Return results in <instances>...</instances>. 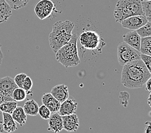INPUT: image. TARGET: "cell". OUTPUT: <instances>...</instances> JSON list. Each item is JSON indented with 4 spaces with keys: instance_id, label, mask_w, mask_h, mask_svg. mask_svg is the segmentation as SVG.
I'll use <instances>...</instances> for the list:
<instances>
[{
    "instance_id": "obj_25",
    "label": "cell",
    "mask_w": 151,
    "mask_h": 133,
    "mask_svg": "<svg viewBox=\"0 0 151 133\" xmlns=\"http://www.w3.org/2000/svg\"><path fill=\"white\" fill-rule=\"evenodd\" d=\"M142 8L144 16L149 21H151V0L142 1Z\"/></svg>"
},
{
    "instance_id": "obj_11",
    "label": "cell",
    "mask_w": 151,
    "mask_h": 133,
    "mask_svg": "<svg viewBox=\"0 0 151 133\" xmlns=\"http://www.w3.org/2000/svg\"><path fill=\"white\" fill-rule=\"evenodd\" d=\"M48 130L55 133H58L63 129L62 116L58 112L52 113L48 118Z\"/></svg>"
},
{
    "instance_id": "obj_15",
    "label": "cell",
    "mask_w": 151,
    "mask_h": 133,
    "mask_svg": "<svg viewBox=\"0 0 151 133\" xmlns=\"http://www.w3.org/2000/svg\"><path fill=\"white\" fill-rule=\"evenodd\" d=\"M50 93L61 103L69 97V91L66 85L62 84L53 87Z\"/></svg>"
},
{
    "instance_id": "obj_3",
    "label": "cell",
    "mask_w": 151,
    "mask_h": 133,
    "mask_svg": "<svg viewBox=\"0 0 151 133\" xmlns=\"http://www.w3.org/2000/svg\"><path fill=\"white\" fill-rule=\"evenodd\" d=\"M78 37L73 34L70 41L64 45L55 53V58L57 62L63 65L64 67H74L80 63L78 48Z\"/></svg>"
},
{
    "instance_id": "obj_17",
    "label": "cell",
    "mask_w": 151,
    "mask_h": 133,
    "mask_svg": "<svg viewBox=\"0 0 151 133\" xmlns=\"http://www.w3.org/2000/svg\"><path fill=\"white\" fill-rule=\"evenodd\" d=\"M12 14V9L5 0H0V23L6 22Z\"/></svg>"
},
{
    "instance_id": "obj_26",
    "label": "cell",
    "mask_w": 151,
    "mask_h": 133,
    "mask_svg": "<svg viewBox=\"0 0 151 133\" xmlns=\"http://www.w3.org/2000/svg\"><path fill=\"white\" fill-rule=\"evenodd\" d=\"M51 112L48 110V108L45 105H42L39 107L38 110V114L41 116V117L44 120H48L50 115H51Z\"/></svg>"
},
{
    "instance_id": "obj_19",
    "label": "cell",
    "mask_w": 151,
    "mask_h": 133,
    "mask_svg": "<svg viewBox=\"0 0 151 133\" xmlns=\"http://www.w3.org/2000/svg\"><path fill=\"white\" fill-rule=\"evenodd\" d=\"M39 104L34 99L28 100L24 102L23 108L27 115L30 116H36L38 114Z\"/></svg>"
},
{
    "instance_id": "obj_27",
    "label": "cell",
    "mask_w": 151,
    "mask_h": 133,
    "mask_svg": "<svg viewBox=\"0 0 151 133\" xmlns=\"http://www.w3.org/2000/svg\"><path fill=\"white\" fill-rule=\"evenodd\" d=\"M129 97H130V95H129V93L127 92L122 91L120 92V94H119L120 102L122 106H124V107H127L129 103Z\"/></svg>"
},
{
    "instance_id": "obj_13",
    "label": "cell",
    "mask_w": 151,
    "mask_h": 133,
    "mask_svg": "<svg viewBox=\"0 0 151 133\" xmlns=\"http://www.w3.org/2000/svg\"><path fill=\"white\" fill-rule=\"evenodd\" d=\"M17 87H18L16 85L14 79L11 77L6 76L0 78V91L12 97L14 90Z\"/></svg>"
},
{
    "instance_id": "obj_35",
    "label": "cell",
    "mask_w": 151,
    "mask_h": 133,
    "mask_svg": "<svg viewBox=\"0 0 151 133\" xmlns=\"http://www.w3.org/2000/svg\"><path fill=\"white\" fill-rule=\"evenodd\" d=\"M0 124H3V112L0 110Z\"/></svg>"
},
{
    "instance_id": "obj_8",
    "label": "cell",
    "mask_w": 151,
    "mask_h": 133,
    "mask_svg": "<svg viewBox=\"0 0 151 133\" xmlns=\"http://www.w3.org/2000/svg\"><path fill=\"white\" fill-rule=\"evenodd\" d=\"M149 20L143 15H136L129 17L120 23L124 28L129 30H136L145 24Z\"/></svg>"
},
{
    "instance_id": "obj_32",
    "label": "cell",
    "mask_w": 151,
    "mask_h": 133,
    "mask_svg": "<svg viewBox=\"0 0 151 133\" xmlns=\"http://www.w3.org/2000/svg\"><path fill=\"white\" fill-rule=\"evenodd\" d=\"M145 90L147 91H148L149 93L151 92V87H150V85H151V78H149L148 80L146 81V83H145Z\"/></svg>"
},
{
    "instance_id": "obj_30",
    "label": "cell",
    "mask_w": 151,
    "mask_h": 133,
    "mask_svg": "<svg viewBox=\"0 0 151 133\" xmlns=\"http://www.w3.org/2000/svg\"><path fill=\"white\" fill-rule=\"evenodd\" d=\"M140 59L142 60V62L145 65L146 67L147 68L150 72H151V56L145 55V54H142L140 55Z\"/></svg>"
},
{
    "instance_id": "obj_33",
    "label": "cell",
    "mask_w": 151,
    "mask_h": 133,
    "mask_svg": "<svg viewBox=\"0 0 151 133\" xmlns=\"http://www.w3.org/2000/svg\"><path fill=\"white\" fill-rule=\"evenodd\" d=\"M145 124L147 125V126H146L145 127V133H150L151 132V127H150V122L148 121L145 122Z\"/></svg>"
},
{
    "instance_id": "obj_18",
    "label": "cell",
    "mask_w": 151,
    "mask_h": 133,
    "mask_svg": "<svg viewBox=\"0 0 151 133\" xmlns=\"http://www.w3.org/2000/svg\"><path fill=\"white\" fill-rule=\"evenodd\" d=\"M13 119L15 120L21 126H23L27 122V114L25 113L23 107L17 106L16 108L11 114Z\"/></svg>"
},
{
    "instance_id": "obj_5",
    "label": "cell",
    "mask_w": 151,
    "mask_h": 133,
    "mask_svg": "<svg viewBox=\"0 0 151 133\" xmlns=\"http://www.w3.org/2000/svg\"><path fill=\"white\" fill-rule=\"evenodd\" d=\"M78 40L82 48L88 51L100 50V48H102L106 44L99 33L92 30L82 32L79 36Z\"/></svg>"
},
{
    "instance_id": "obj_21",
    "label": "cell",
    "mask_w": 151,
    "mask_h": 133,
    "mask_svg": "<svg viewBox=\"0 0 151 133\" xmlns=\"http://www.w3.org/2000/svg\"><path fill=\"white\" fill-rule=\"evenodd\" d=\"M17 106V102L15 100H9L0 104V110L3 113L12 114Z\"/></svg>"
},
{
    "instance_id": "obj_23",
    "label": "cell",
    "mask_w": 151,
    "mask_h": 133,
    "mask_svg": "<svg viewBox=\"0 0 151 133\" xmlns=\"http://www.w3.org/2000/svg\"><path fill=\"white\" fill-rule=\"evenodd\" d=\"M27 93L26 91L22 88L17 87L15 90H14L12 93V98L14 100H15L16 102H21L27 99Z\"/></svg>"
},
{
    "instance_id": "obj_34",
    "label": "cell",
    "mask_w": 151,
    "mask_h": 133,
    "mask_svg": "<svg viewBox=\"0 0 151 133\" xmlns=\"http://www.w3.org/2000/svg\"><path fill=\"white\" fill-rule=\"evenodd\" d=\"M3 58V53L1 51V44H0V65H1Z\"/></svg>"
},
{
    "instance_id": "obj_10",
    "label": "cell",
    "mask_w": 151,
    "mask_h": 133,
    "mask_svg": "<svg viewBox=\"0 0 151 133\" xmlns=\"http://www.w3.org/2000/svg\"><path fill=\"white\" fill-rule=\"evenodd\" d=\"M63 129L68 132H75L80 126L78 117L75 113L62 116Z\"/></svg>"
},
{
    "instance_id": "obj_6",
    "label": "cell",
    "mask_w": 151,
    "mask_h": 133,
    "mask_svg": "<svg viewBox=\"0 0 151 133\" xmlns=\"http://www.w3.org/2000/svg\"><path fill=\"white\" fill-rule=\"evenodd\" d=\"M140 53L138 50L133 48L125 42L120 43L117 48L118 61L120 65H124L133 60L140 59Z\"/></svg>"
},
{
    "instance_id": "obj_20",
    "label": "cell",
    "mask_w": 151,
    "mask_h": 133,
    "mask_svg": "<svg viewBox=\"0 0 151 133\" xmlns=\"http://www.w3.org/2000/svg\"><path fill=\"white\" fill-rule=\"evenodd\" d=\"M151 47V37H141V42H140L139 52L142 54L151 56L150 51Z\"/></svg>"
},
{
    "instance_id": "obj_22",
    "label": "cell",
    "mask_w": 151,
    "mask_h": 133,
    "mask_svg": "<svg viewBox=\"0 0 151 133\" xmlns=\"http://www.w3.org/2000/svg\"><path fill=\"white\" fill-rule=\"evenodd\" d=\"M12 10H18L25 7L30 0H5Z\"/></svg>"
},
{
    "instance_id": "obj_24",
    "label": "cell",
    "mask_w": 151,
    "mask_h": 133,
    "mask_svg": "<svg viewBox=\"0 0 151 133\" xmlns=\"http://www.w3.org/2000/svg\"><path fill=\"white\" fill-rule=\"evenodd\" d=\"M151 21H148L147 23L136 30V32L141 37H149L151 35Z\"/></svg>"
},
{
    "instance_id": "obj_2",
    "label": "cell",
    "mask_w": 151,
    "mask_h": 133,
    "mask_svg": "<svg viewBox=\"0 0 151 133\" xmlns=\"http://www.w3.org/2000/svg\"><path fill=\"white\" fill-rule=\"evenodd\" d=\"M74 27V23L69 20L57 21L53 25L48 41L50 48L55 53L70 41Z\"/></svg>"
},
{
    "instance_id": "obj_29",
    "label": "cell",
    "mask_w": 151,
    "mask_h": 133,
    "mask_svg": "<svg viewBox=\"0 0 151 133\" xmlns=\"http://www.w3.org/2000/svg\"><path fill=\"white\" fill-rule=\"evenodd\" d=\"M27 76V75L24 73H20L17 74L15 78H14V80L15 81L16 85L19 88H22L23 86V83L24 80L25 78Z\"/></svg>"
},
{
    "instance_id": "obj_31",
    "label": "cell",
    "mask_w": 151,
    "mask_h": 133,
    "mask_svg": "<svg viewBox=\"0 0 151 133\" xmlns=\"http://www.w3.org/2000/svg\"><path fill=\"white\" fill-rule=\"evenodd\" d=\"M9 100H14V99L11 96L0 91V104L6 101H9Z\"/></svg>"
},
{
    "instance_id": "obj_28",
    "label": "cell",
    "mask_w": 151,
    "mask_h": 133,
    "mask_svg": "<svg viewBox=\"0 0 151 133\" xmlns=\"http://www.w3.org/2000/svg\"><path fill=\"white\" fill-rule=\"evenodd\" d=\"M33 87V82H32V79L29 77L27 76L25 78L24 80L23 83V86L22 88L24 89L25 91H26L27 93H31V90L32 88Z\"/></svg>"
},
{
    "instance_id": "obj_4",
    "label": "cell",
    "mask_w": 151,
    "mask_h": 133,
    "mask_svg": "<svg viewBox=\"0 0 151 133\" xmlns=\"http://www.w3.org/2000/svg\"><path fill=\"white\" fill-rule=\"evenodd\" d=\"M142 0H118L114 10V17L116 22L121 23L126 18L144 14L142 8Z\"/></svg>"
},
{
    "instance_id": "obj_37",
    "label": "cell",
    "mask_w": 151,
    "mask_h": 133,
    "mask_svg": "<svg viewBox=\"0 0 151 133\" xmlns=\"http://www.w3.org/2000/svg\"><path fill=\"white\" fill-rule=\"evenodd\" d=\"M147 102H148L149 106H150V93H149V97H148V99H147Z\"/></svg>"
},
{
    "instance_id": "obj_1",
    "label": "cell",
    "mask_w": 151,
    "mask_h": 133,
    "mask_svg": "<svg viewBox=\"0 0 151 133\" xmlns=\"http://www.w3.org/2000/svg\"><path fill=\"white\" fill-rule=\"evenodd\" d=\"M123 66L121 83L127 88L134 89L142 87L151 78L150 72L147 69L141 59L133 60Z\"/></svg>"
},
{
    "instance_id": "obj_16",
    "label": "cell",
    "mask_w": 151,
    "mask_h": 133,
    "mask_svg": "<svg viewBox=\"0 0 151 133\" xmlns=\"http://www.w3.org/2000/svg\"><path fill=\"white\" fill-rule=\"evenodd\" d=\"M3 127L6 132H12L17 129L16 122L11 114L3 113Z\"/></svg>"
},
{
    "instance_id": "obj_14",
    "label": "cell",
    "mask_w": 151,
    "mask_h": 133,
    "mask_svg": "<svg viewBox=\"0 0 151 133\" xmlns=\"http://www.w3.org/2000/svg\"><path fill=\"white\" fill-rule=\"evenodd\" d=\"M124 42L139 51L141 37L136 30H131L123 35Z\"/></svg>"
},
{
    "instance_id": "obj_38",
    "label": "cell",
    "mask_w": 151,
    "mask_h": 133,
    "mask_svg": "<svg viewBox=\"0 0 151 133\" xmlns=\"http://www.w3.org/2000/svg\"><path fill=\"white\" fill-rule=\"evenodd\" d=\"M144 1H149V0H144Z\"/></svg>"
},
{
    "instance_id": "obj_7",
    "label": "cell",
    "mask_w": 151,
    "mask_h": 133,
    "mask_svg": "<svg viewBox=\"0 0 151 133\" xmlns=\"http://www.w3.org/2000/svg\"><path fill=\"white\" fill-rule=\"evenodd\" d=\"M55 10V5L51 0H40L34 6V12L41 20L47 19Z\"/></svg>"
},
{
    "instance_id": "obj_9",
    "label": "cell",
    "mask_w": 151,
    "mask_h": 133,
    "mask_svg": "<svg viewBox=\"0 0 151 133\" xmlns=\"http://www.w3.org/2000/svg\"><path fill=\"white\" fill-rule=\"evenodd\" d=\"M78 104L75 99L70 97L66 100L60 103L58 113L60 116H65L68 115L75 113L77 108Z\"/></svg>"
},
{
    "instance_id": "obj_12",
    "label": "cell",
    "mask_w": 151,
    "mask_h": 133,
    "mask_svg": "<svg viewBox=\"0 0 151 133\" xmlns=\"http://www.w3.org/2000/svg\"><path fill=\"white\" fill-rule=\"evenodd\" d=\"M42 102L48 108L51 113L58 112L60 102L57 100L50 93H46L42 97Z\"/></svg>"
},
{
    "instance_id": "obj_36",
    "label": "cell",
    "mask_w": 151,
    "mask_h": 133,
    "mask_svg": "<svg viewBox=\"0 0 151 133\" xmlns=\"http://www.w3.org/2000/svg\"><path fill=\"white\" fill-rule=\"evenodd\" d=\"M2 132H5V131L3 127V124H0V133Z\"/></svg>"
}]
</instances>
